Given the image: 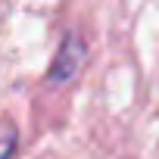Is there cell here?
Wrapping results in <instances>:
<instances>
[{
	"instance_id": "obj_1",
	"label": "cell",
	"mask_w": 159,
	"mask_h": 159,
	"mask_svg": "<svg viewBox=\"0 0 159 159\" xmlns=\"http://www.w3.org/2000/svg\"><path fill=\"white\" fill-rule=\"evenodd\" d=\"M88 59V47L81 41V34H75V31H66L62 41H59V50L47 69V84H69L72 78L81 72Z\"/></svg>"
},
{
	"instance_id": "obj_2",
	"label": "cell",
	"mask_w": 159,
	"mask_h": 159,
	"mask_svg": "<svg viewBox=\"0 0 159 159\" xmlns=\"http://www.w3.org/2000/svg\"><path fill=\"white\" fill-rule=\"evenodd\" d=\"M19 147V128L13 122H0V159H13Z\"/></svg>"
}]
</instances>
